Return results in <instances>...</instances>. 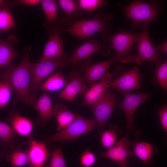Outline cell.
Segmentation results:
<instances>
[{"label":"cell","instance_id":"30","mask_svg":"<svg viewBox=\"0 0 167 167\" xmlns=\"http://www.w3.org/2000/svg\"><path fill=\"white\" fill-rule=\"evenodd\" d=\"M77 1L80 9L83 11L88 12L102 8L107 4V2L104 0H79Z\"/></svg>","mask_w":167,"mask_h":167},{"label":"cell","instance_id":"19","mask_svg":"<svg viewBox=\"0 0 167 167\" xmlns=\"http://www.w3.org/2000/svg\"><path fill=\"white\" fill-rule=\"evenodd\" d=\"M59 5L65 13V15L59 19V23L71 26L75 22L83 11L80 8L77 1L58 0Z\"/></svg>","mask_w":167,"mask_h":167},{"label":"cell","instance_id":"5","mask_svg":"<svg viewBox=\"0 0 167 167\" xmlns=\"http://www.w3.org/2000/svg\"><path fill=\"white\" fill-rule=\"evenodd\" d=\"M69 56L67 54L55 59L39 60L36 62H31L32 89L35 96L43 80L56 70L68 64Z\"/></svg>","mask_w":167,"mask_h":167},{"label":"cell","instance_id":"2","mask_svg":"<svg viewBox=\"0 0 167 167\" xmlns=\"http://www.w3.org/2000/svg\"><path fill=\"white\" fill-rule=\"evenodd\" d=\"M163 5L161 1L136 0L122 6V8L126 17L130 21L132 27L136 29L141 25L156 21Z\"/></svg>","mask_w":167,"mask_h":167},{"label":"cell","instance_id":"16","mask_svg":"<svg viewBox=\"0 0 167 167\" xmlns=\"http://www.w3.org/2000/svg\"><path fill=\"white\" fill-rule=\"evenodd\" d=\"M113 79L112 75L107 71L98 82L84 92L83 105L92 106L97 102L109 89Z\"/></svg>","mask_w":167,"mask_h":167},{"label":"cell","instance_id":"13","mask_svg":"<svg viewBox=\"0 0 167 167\" xmlns=\"http://www.w3.org/2000/svg\"><path fill=\"white\" fill-rule=\"evenodd\" d=\"M111 49L108 44H103L90 40L75 48L69 56L68 64L74 66L95 54L101 52L105 55L109 54Z\"/></svg>","mask_w":167,"mask_h":167},{"label":"cell","instance_id":"36","mask_svg":"<svg viewBox=\"0 0 167 167\" xmlns=\"http://www.w3.org/2000/svg\"><path fill=\"white\" fill-rule=\"evenodd\" d=\"M159 112L161 125L166 134L165 142L167 143V106L161 108Z\"/></svg>","mask_w":167,"mask_h":167},{"label":"cell","instance_id":"9","mask_svg":"<svg viewBox=\"0 0 167 167\" xmlns=\"http://www.w3.org/2000/svg\"><path fill=\"white\" fill-rule=\"evenodd\" d=\"M47 28L48 40L40 60H54L66 55L61 37L63 28L60 27L58 22H55Z\"/></svg>","mask_w":167,"mask_h":167},{"label":"cell","instance_id":"15","mask_svg":"<svg viewBox=\"0 0 167 167\" xmlns=\"http://www.w3.org/2000/svg\"><path fill=\"white\" fill-rule=\"evenodd\" d=\"M130 144L128 139L125 137L121 139L107 151L100 153V155L115 162L121 167H128L127 159L132 154V151L128 148Z\"/></svg>","mask_w":167,"mask_h":167},{"label":"cell","instance_id":"26","mask_svg":"<svg viewBox=\"0 0 167 167\" xmlns=\"http://www.w3.org/2000/svg\"><path fill=\"white\" fill-rule=\"evenodd\" d=\"M154 81L161 88L167 91V59L157 65L156 68Z\"/></svg>","mask_w":167,"mask_h":167},{"label":"cell","instance_id":"7","mask_svg":"<svg viewBox=\"0 0 167 167\" xmlns=\"http://www.w3.org/2000/svg\"><path fill=\"white\" fill-rule=\"evenodd\" d=\"M148 25L147 24L142 25L136 43L137 53L134 56V61L138 66L146 61L151 62L156 66L161 63V55L150 40Z\"/></svg>","mask_w":167,"mask_h":167},{"label":"cell","instance_id":"8","mask_svg":"<svg viewBox=\"0 0 167 167\" xmlns=\"http://www.w3.org/2000/svg\"><path fill=\"white\" fill-rule=\"evenodd\" d=\"M96 126L95 120L78 116L66 127L49 136L48 141L53 142L75 140L77 137L92 130Z\"/></svg>","mask_w":167,"mask_h":167},{"label":"cell","instance_id":"35","mask_svg":"<svg viewBox=\"0 0 167 167\" xmlns=\"http://www.w3.org/2000/svg\"><path fill=\"white\" fill-rule=\"evenodd\" d=\"M41 0H7L6 3L3 8H6L10 10L13 7L18 5L34 6L41 3Z\"/></svg>","mask_w":167,"mask_h":167},{"label":"cell","instance_id":"28","mask_svg":"<svg viewBox=\"0 0 167 167\" xmlns=\"http://www.w3.org/2000/svg\"><path fill=\"white\" fill-rule=\"evenodd\" d=\"M7 160L10 163L12 167L24 166L28 163V151H15L7 156Z\"/></svg>","mask_w":167,"mask_h":167},{"label":"cell","instance_id":"24","mask_svg":"<svg viewBox=\"0 0 167 167\" xmlns=\"http://www.w3.org/2000/svg\"><path fill=\"white\" fill-rule=\"evenodd\" d=\"M157 152V149L150 144L145 142H138L135 144L132 152L143 164H147L150 162L153 153Z\"/></svg>","mask_w":167,"mask_h":167},{"label":"cell","instance_id":"21","mask_svg":"<svg viewBox=\"0 0 167 167\" xmlns=\"http://www.w3.org/2000/svg\"><path fill=\"white\" fill-rule=\"evenodd\" d=\"M53 116L57 119V129L60 131L71 123L78 115L69 110L65 105L58 102L53 107Z\"/></svg>","mask_w":167,"mask_h":167},{"label":"cell","instance_id":"11","mask_svg":"<svg viewBox=\"0 0 167 167\" xmlns=\"http://www.w3.org/2000/svg\"><path fill=\"white\" fill-rule=\"evenodd\" d=\"M122 93L123 98L119 104L118 107L123 112L126 117V137H127L129 133L134 130L133 119L136 110L140 105L150 98L151 94L145 93L133 94L130 92Z\"/></svg>","mask_w":167,"mask_h":167},{"label":"cell","instance_id":"18","mask_svg":"<svg viewBox=\"0 0 167 167\" xmlns=\"http://www.w3.org/2000/svg\"><path fill=\"white\" fill-rule=\"evenodd\" d=\"M33 105L38 115L36 122L40 126L44 127L53 116L51 98L46 92L43 91Z\"/></svg>","mask_w":167,"mask_h":167},{"label":"cell","instance_id":"34","mask_svg":"<svg viewBox=\"0 0 167 167\" xmlns=\"http://www.w3.org/2000/svg\"><path fill=\"white\" fill-rule=\"evenodd\" d=\"M96 161L94 154L88 150L84 151L80 158V165L83 167H89L92 165Z\"/></svg>","mask_w":167,"mask_h":167},{"label":"cell","instance_id":"25","mask_svg":"<svg viewBox=\"0 0 167 167\" xmlns=\"http://www.w3.org/2000/svg\"><path fill=\"white\" fill-rule=\"evenodd\" d=\"M41 3L46 18L43 26L47 28L54 23L57 18L58 5L56 1L53 0H42Z\"/></svg>","mask_w":167,"mask_h":167},{"label":"cell","instance_id":"33","mask_svg":"<svg viewBox=\"0 0 167 167\" xmlns=\"http://www.w3.org/2000/svg\"><path fill=\"white\" fill-rule=\"evenodd\" d=\"M117 138L116 132L109 130L103 132L101 137V141L103 146L107 149L113 147L115 144Z\"/></svg>","mask_w":167,"mask_h":167},{"label":"cell","instance_id":"14","mask_svg":"<svg viewBox=\"0 0 167 167\" xmlns=\"http://www.w3.org/2000/svg\"><path fill=\"white\" fill-rule=\"evenodd\" d=\"M67 82L65 87L58 95L59 98L71 102L79 93L86 91L84 76L78 70H75L69 74Z\"/></svg>","mask_w":167,"mask_h":167},{"label":"cell","instance_id":"22","mask_svg":"<svg viewBox=\"0 0 167 167\" xmlns=\"http://www.w3.org/2000/svg\"><path fill=\"white\" fill-rule=\"evenodd\" d=\"M8 37V40H0V68H4L11 64L14 59L19 54L18 51L15 50L11 41V36Z\"/></svg>","mask_w":167,"mask_h":167},{"label":"cell","instance_id":"38","mask_svg":"<svg viewBox=\"0 0 167 167\" xmlns=\"http://www.w3.org/2000/svg\"><path fill=\"white\" fill-rule=\"evenodd\" d=\"M7 0H0V9L3 8L7 2Z\"/></svg>","mask_w":167,"mask_h":167},{"label":"cell","instance_id":"23","mask_svg":"<svg viewBox=\"0 0 167 167\" xmlns=\"http://www.w3.org/2000/svg\"><path fill=\"white\" fill-rule=\"evenodd\" d=\"M63 75L56 72L50 75L46 80L40 86L39 89L43 91L53 92L64 88L67 84Z\"/></svg>","mask_w":167,"mask_h":167},{"label":"cell","instance_id":"29","mask_svg":"<svg viewBox=\"0 0 167 167\" xmlns=\"http://www.w3.org/2000/svg\"><path fill=\"white\" fill-rule=\"evenodd\" d=\"M13 89L7 81L0 79V108L2 109L9 103Z\"/></svg>","mask_w":167,"mask_h":167},{"label":"cell","instance_id":"1","mask_svg":"<svg viewBox=\"0 0 167 167\" xmlns=\"http://www.w3.org/2000/svg\"><path fill=\"white\" fill-rule=\"evenodd\" d=\"M32 45L24 48V54L20 62L16 65L11 64L0 71V79L8 82L15 94L12 106L15 107L21 102L27 105H33L36 100L32 89L31 64L29 53Z\"/></svg>","mask_w":167,"mask_h":167},{"label":"cell","instance_id":"3","mask_svg":"<svg viewBox=\"0 0 167 167\" xmlns=\"http://www.w3.org/2000/svg\"><path fill=\"white\" fill-rule=\"evenodd\" d=\"M113 18L110 14L98 13L92 18L77 21L68 27L63 28V32L69 33L81 40L97 33H101L102 37H105L109 35L110 22Z\"/></svg>","mask_w":167,"mask_h":167},{"label":"cell","instance_id":"6","mask_svg":"<svg viewBox=\"0 0 167 167\" xmlns=\"http://www.w3.org/2000/svg\"><path fill=\"white\" fill-rule=\"evenodd\" d=\"M114 71L118 76L112 81L110 88L112 90L122 92L140 89L143 77L138 66L127 71L119 66L115 67Z\"/></svg>","mask_w":167,"mask_h":167},{"label":"cell","instance_id":"12","mask_svg":"<svg viewBox=\"0 0 167 167\" xmlns=\"http://www.w3.org/2000/svg\"><path fill=\"white\" fill-rule=\"evenodd\" d=\"M118 62V58L114 55L109 60L96 63H92L88 58L84 60L82 63L76 65L79 66V69L77 70L83 72L86 84L91 86L98 82L108 69L113 64Z\"/></svg>","mask_w":167,"mask_h":167},{"label":"cell","instance_id":"37","mask_svg":"<svg viewBox=\"0 0 167 167\" xmlns=\"http://www.w3.org/2000/svg\"><path fill=\"white\" fill-rule=\"evenodd\" d=\"M155 47L158 52H162L167 55V40Z\"/></svg>","mask_w":167,"mask_h":167},{"label":"cell","instance_id":"10","mask_svg":"<svg viewBox=\"0 0 167 167\" xmlns=\"http://www.w3.org/2000/svg\"><path fill=\"white\" fill-rule=\"evenodd\" d=\"M118 103L115 94L109 89L100 100L91 106L96 126L101 131L104 129Z\"/></svg>","mask_w":167,"mask_h":167},{"label":"cell","instance_id":"27","mask_svg":"<svg viewBox=\"0 0 167 167\" xmlns=\"http://www.w3.org/2000/svg\"><path fill=\"white\" fill-rule=\"evenodd\" d=\"M15 28L16 24L10 10L5 7L0 9V32L8 31Z\"/></svg>","mask_w":167,"mask_h":167},{"label":"cell","instance_id":"17","mask_svg":"<svg viewBox=\"0 0 167 167\" xmlns=\"http://www.w3.org/2000/svg\"><path fill=\"white\" fill-rule=\"evenodd\" d=\"M28 145L29 167H44L45 162L50 156L45 144L32 139L29 141Z\"/></svg>","mask_w":167,"mask_h":167},{"label":"cell","instance_id":"31","mask_svg":"<svg viewBox=\"0 0 167 167\" xmlns=\"http://www.w3.org/2000/svg\"><path fill=\"white\" fill-rule=\"evenodd\" d=\"M44 167H66L64 158L60 148L54 149L49 164Z\"/></svg>","mask_w":167,"mask_h":167},{"label":"cell","instance_id":"32","mask_svg":"<svg viewBox=\"0 0 167 167\" xmlns=\"http://www.w3.org/2000/svg\"><path fill=\"white\" fill-rule=\"evenodd\" d=\"M15 130L5 122H0V139L2 142L5 143L10 141L15 135Z\"/></svg>","mask_w":167,"mask_h":167},{"label":"cell","instance_id":"4","mask_svg":"<svg viewBox=\"0 0 167 167\" xmlns=\"http://www.w3.org/2000/svg\"><path fill=\"white\" fill-rule=\"evenodd\" d=\"M139 34V33L124 30L102 39L104 41H109L110 48L115 51L114 55L118 58L119 62L126 63L134 61V56L130 54V51L136 44Z\"/></svg>","mask_w":167,"mask_h":167},{"label":"cell","instance_id":"20","mask_svg":"<svg viewBox=\"0 0 167 167\" xmlns=\"http://www.w3.org/2000/svg\"><path fill=\"white\" fill-rule=\"evenodd\" d=\"M15 131L18 134L24 136H29L33 128L32 122L28 118L21 115L19 112H12L8 118Z\"/></svg>","mask_w":167,"mask_h":167}]
</instances>
